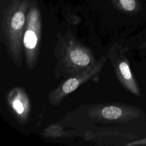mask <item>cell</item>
Returning <instances> with one entry per match:
<instances>
[{"instance_id": "1", "label": "cell", "mask_w": 146, "mask_h": 146, "mask_svg": "<svg viewBox=\"0 0 146 146\" xmlns=\"http://www.w3.org/2000/svg\"><path fill=\"white\" fill-rule=\"evenodd\" d=\"M29 5L26 0H12L2 17L1 28L4 40L10 54L18 66L21 64L22 43Z\"/></svg>"}, {"instance_id": "2", "label": "cell", "mask_w": 146, "mask_h": 146, "mask_svg": "<svg viewBox=\"0 0 146 146\" xmlns=\"http://www.w3.org/2000/svg\"><path fill=\"white\" fill-rule=\"evenodd\" d=\"M40 36L41 21L40 13L36 7H31L27 13L23 37V44L26 63L29 68L33 67L36 60Z\"/></svg>"}, {"instance_id": "3", "label": "cell", "mask_w": 146, "mask_h": 146, "mask_svg": "<svg viewBox=\"0 0 146 146\" xmlns=\"http://www.w3.org/2000/svg\"><path fill=\"white\" fill-rule=\"evenodd\" d=\"M102 66V63L98 62L89 66L82 73L76 76L67 80L51 94L50 100L51 103L54 104L59 103L64 96L74 91L81 84L97 73Z\"/></svg>"}, {"instance_id": "4", "label": "cell", "mask_w": 146, "mask_h": 146, "mask_svg": "<svg viewBox=\"0 0 146 146\" xmlns=\"http://www.w3.org/2000/svg\"><path fill=\"white\" fill-rule=\"evenodd\" d=\"M102 118L112 121H127L139 117L140 111L133 108L117 106H109L103 107L99 112Z\"/></svg>"}, {"instance_id": "5", "label": "cell", "mask_w": 146, "mask_h": 146, "mask_svg": "<svg viewBox=\"0 0 146 146\" xmlns=\"http://www.w3.org/2000/svg\"><path fill=\"white\" fill-rule=\"evenodd\" d=\"M117 74L120 81L130 92L135 95H140L139 88L131 73L128 63L123 60L118 63L116 70Z\"/></svg>"}, {"instance_id": "6", "label": "cell", "mask_w": 146, "mask_h": 146, "mask_svg": "<svg viewBox=\"0 0 146 146\" xmlns=\"http://www.w3.org/2000/svg\"><path fill=\"white\" fill-rule=\"evenodd\" d=\"M67 57L72 64L79 68L88 67L91 63V56L87 51L76 46L70 48Z\"/></svg>"}, {"instance_id": "7", "label": "cell", "mask_w": 146, "mask_h": 146, "mask_svg": "<svg viewBox=\"0 0 146 146\" xmlns=\"http://www.w3.org/2000/svg\"><path fill=\"white\" fill-rule=\"evenodd\" d=\"M10 103L15 113L21 118H25L29 112L27 98L21 91H18L10 99Z\"/></svg>"}, {"instance_id": "8", "label": "cell", "mask_w": 146, "mask_h": 146, "mask_svg": "<svg viewBox=\"0 0 146 146\" xmlns=\"http://www.w3.org/2000/svg\"><path fill=\"white\" fill-rule=\"evenodd\" d=\"M117 6L121 10L127 13H136L141 9L137 0H115Z\"/></svg>"}, {"instance_id": "9", "label": "cell", "mask_w": 146, "mask_h": 146, "mask_svg": "<svg viewBox=\"0 0 146 146\" xmlns=\"http://www.w3.org/2000/svg\"><path fill=\"white\" fill-rule=\"evenodd\" d=\"M127 145H146V138L132 141L127 144Z\"/></svg>"}]
</instances>
